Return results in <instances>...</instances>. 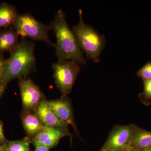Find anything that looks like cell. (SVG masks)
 <instances>
[{"mask_svg":"<svg viewBox=\"0 0 151 151\" xmlns=\"http://www.w3.org/2000/svg\"><path fill=\"white\" fill-rule=\"evenodd\" d=\"M65 15L62 10H58L49 25L56 38L54 47L56 56L58 60H73L80 65H85L87 60L69 28Z\"/></svg>","mask_w":151,"mask_h":151,"instance_id":"6da1fadb","label":"cell"},{"mask_svg":"<svg viewBox=\"0 0 151 151\" xmlns=\"http://www.w3.org/2000/svg\"><path fill=\"white\" fill-rule=\"evenodd\" d=\"M35 44L22 37L17 49L11 54L0 84H8L12 80L26 78L32 72L36 71L34 53Z\"/></svg>","mask_w":151,"mask_h":151,"instance_id":"7a4b0ae2","label":"cell"},{"mask_svg":"<svg viewBox=\"0 0 151 151\" xmlns=\"http://www.w3.org/2000/svg\"><path fill=\"white\" fill-rule=\"evenodd\" d=\"M78 23L71 30L82 52L85 53L88 59L97 63L100 61V55L105 48V36L99 33L92 26L84 23L81 9L78 11Z\"/></svg>","mask_w":151,"mask_h":151,"instance_id":"3957f363","label":"cell"},{"mask_svg":"<svg viewBox=\"0 0 151 151\" xmlns=\"http://www.w3.org/2000/svg\"><path fill=\"white\" fill-rule=\"evenodd\" d=\"M12 27L22 37H28L35 41L43 42L50 46L55 44L48 37L49 25L39 21L30 13L19 14Z\"/></svg>","mask_w":151,"mask_h":151,"instance_id":"277c9868","label":"cell"},{"mask_svg":"<svg viewBox=\"0 0 151 151\" xmlns=\"http://www.w3.org/2000/svg\"><path fill=\"white\" fill-rule=\"evenodd\" d=\"M53 78L57 87L62 96H67L71 92L81 67L77 63L68 60H58L53 63Z\"/></svg>","mask_w":151,"mask_h":151,"instance_id":"5b68a950","label":"cell"},{"mask_svg":"<svg viewBox=\"0 0 151 151\" xmlns=\"http://www.w3.org/2000/svg\"><path fill=\"white\" fill-rule=\"evenodd\" d=\"M136 127L133 124L115 126L100 150L129 151Z\"/></svg>","mask_w":151,"mask_h":151,"instance_id":"8992f818","label":"cell"},{"mask_svg":"<svg viewBox=\"0 0 151 151\" xmlns=\"http://www.w3.org/2000/svg\"><path fill=\"white\" fill-rule=\"evenodd\" d=\"M18 84L23 110L34 112L40 101L45 98V96L39 86L30 78H20Z\"/></svg>","mask_w":151,"mask_h":151,"instance_id":"52a82bcc","label":"cell"},{"mask_svg":"<svg viewBox=\"0 0 151 151\" xmlns=\"http://www.w3.org/2000/svg\"><path fill=\"white\" fill-rule=\"evenodd\" d=\"M47 104L60 120L68 126H72L77 134L79 135L74 121L71 101L67 96H62L57 100H47Z\"/></svg>","mask_w":151,"mask_h":151,"instance_id":"ba28073f","label":"cell"},{"mask_svg":"<svg viewBox=\"0 0 151 151\" xmlns=\"http://www.w3.org/2000/svg\"><path fill=\"white\" fill-rule=\"evenodd\" d=\"M69 136L71 137L70 132L54 128H46L31 140L35 147L43 146L50 150L57 145L60 139Z\"/></svg>","mask_w":151,"mask_h":151,"instance_id":"9c48e42d","label":"cell"},{"mask_svg":"<svg viewBox=\"0 0 151 151\" xmlns=\"http://www.w3.org/2000/svg\"><path fill=\"white\" fill-rule=\"evenodd\" d=\"M47 128H54L69 132L68 125L60 120L52 111L46 99H42L34 112Z\"/></svg>","mask_w":151,"mask_h":151,"instance_id":"30bf717a","label":"cell"},{"mask_svg":"<svg viewBox=\"0 0 151 151\" xmlns=\"http://www.w3.org/2000/svg\"><path fill=\"white\" fill-rule=\"evenodd\" d=\"M20 117L27 137L31 140L46 128L34 112L23 110Z\"/></svg>","mask_w":151,"mask_h":151,"instance_id":"8fae6325","label":"cell"},{"mask_svg":"<svg viewBox=\"0 0 151 151\" xmlns=\"http://www.w3.org/2000/svg\"><path fill=\"white\" fill-rule=\"evenodd\" d=\"M19 36L12 27L0 31V54L9 52L11 54L14 52L19 45Z\"/></svg>","mask_w":151,"mask_h":151,"instance_id":"7c38bea8","label":"cell"},{"mask_svg":"<svg viewBox=\"0 0 151 151\" xmlns=\"http://www.w3.org/2000/svg\"><path fill=\"white\" fill-rule=\"evenodd\" d=\"M151 146V132L137 127L134 132L130 148L142 151Z\"/></svg>","mask_w":151,"mask_h":151,"instance_id":"4fadbf2b","label":"cell"},{"mask_svg":"<svg viewBox=\"0 0 151 151\" xmlns=\"http://www.w3.org/2000/svg\"><path fill=\"white\" fill-rule=\"evenodd\" d=\"M18 15L16 7L6 3L0 4V27L12 26Z\"/></svg>","mask_w":151,"mask_h":151,"instance_id":"5bb4252c","label":"cell"},{"mask_svg":"<svg viewBox=\"0 0 151 151\" xmlns=\"http://www.w3.org/2000/svg\"><path fill=\"white\" fill-rule=\"evenodd\" d=\"M31 139L27 137L19 140L9 141L6 145V151H31Z\"/></svg>","mask_w":151,"mask_h":151,"instance_id":"9a60e30c","label":"cell"},{"mask_svg":"<svg viewBox=\"0 0 151 151\" xmlns=\"http://www.w3.org/2000/svg\"><path fill=\"white\" fill-rule=\"evenodd\" d=\"M144 90L139 95V98L142 103L146 106L151 103V80H142Z\"/></svg>","mask_w":151,"mask_h":151,"instance_id":"2e32d148","label":"cell"},{"mask_svg":"<svg viewBox=\"0 0 151 151\" xmlns=\"http://www.w3.org/2000/svg\"><path fill=\"white\" fill-rule=\"evenodd\" d=\"M137 75L142 80H151V61L143 65L137 72Z\"/></svg>","mask_w":151,"mask_h":151,"instance_id":"e0dca14e","label":"cell"},{"mask_svg":"<svg viewBox=\"0 0 151 151\" xmlns=\"http://www.w3.org/2000/svg\"><path fill=\"white\" fill-rule=\"evenodd\" d=\"M7 62V59L4 58L3 54H0V81L2 78L5 70Z\"/></svg>","mask_w":151,"mask_h":151,"instance_id":"ac0fdd59","label":"cell"},{"mask_svg":"<svg viewBox=\"0 0 151 151\" xmlns=\"http://www.w3.org/2000/svg\"><path fill=\"white\" fill-rule=\"evenodd\" d=\"M4 124L0 119V145H6L9 142L4 134Z\"/></svg>","mask_w":151,"mask_h":151,"instance_id":"d6986e66","label":"cell"},{"mask_svg":"<svg viewBox=\"0 0 151 151\" xmlns=\"http://www.w3.org/2000/svg\"><path fill=\"white\" fill-rule=\"evenodd\" d=\"M7 86V85H5V84H0V98H1L3 94L4 93Z\"/></svg>","mask_w":151,"mask_h":151,"instance_id":"ffe728a7","label":"cell"},{"mask_svg":"<svg viewBox=\"0 0 151 151\" xmlns=\"http://www.w3.org/2000/svg\"><path fill=\"white\" fill-rule=\"evenodd\" d=\"M50 149L43 146H38L35 147V149L34 151H49Z\"/></svg>","mask_w":151,"mask_h":151,"instance_id":"44dd1931","label":"cell"},{"mask_svg":"<svg viewBox=\"0 0 151 151\" xmlns=\"http://www.w3.org/2000/svg\"><path fill=\"white\" fill-rule=\"evenodd\" d=\"M6 145H0V151H6Z\"/></svg>","mask_w":151,"mask_h":151,"instance_id":"7402d4cb","label":"cell"},{"mask_svg":"<svg viewBox=\"0 0 151 151\" xmlns=\"http://www.w3.org/2000/svg\"><path fill=\"white\" fill-rule=\"evenodd\" d=\"M142 151H151V146L145 149V150H144Z\"/></svg>","mask_w":151,"mask_h":151,"instance_id":"603a6c76","label":"cell"},{"mask_svg":"<svg viewBox=\"0 0 151 151\" xmlns=\"http://www.w3.org/2000/svg\"><path fill=\"white\" fill-rule=\"evenodd\" d=\"M128 151H138L136 150H134V149H132L130 148L129 150Z\"/></svg>","mask_w":151,"mask_h":151,"instance_id":"cb8c5ba5","label":"cell"},{"mask_svg":"<svg viewBox=\"0 0 151 151\" xmlns=\"http://www.w3.org/2000/svg\"><path fill=\"white\" fill-rule=\"evenodd\" d=\"M100 151H110V150H100Z\"/></svg>","mask_w":151,"mask_h":151,"instance_id":"d4e9b609","label":"cell"}]
</instances>
